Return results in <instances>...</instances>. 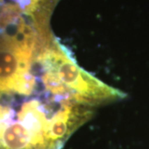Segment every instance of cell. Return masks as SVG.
<instances>
[{
  "instance_id": "obj_2",
  "label": "cell",
  "mask_w": 149,
  "mask_h": 149,
  "mask_svg": "<svg viewBox=\"0 0 149 149\" xmlns=\"http://www.w3.org/2000/svg\"><path fill=\"white\" fill-rule=\"evenodd\" d=\"M43 56L59 80L83 104L95 108L126 97L124 92L106 85L81 68L69 51L56 40L44 50Z\"/></svg>"
},
{
  "instance_id": "obj_1",
  "label": "cell",
  "mask_w": 149,
  "mask_h": 149,
  "mask_svg": "<svg viewBox=\"0 0 149 149\" xmlns=\"http://www.w3.org/2000/svg\"><path fill=\"white\" fill-rule=\"evenodd\" d=\"M42 75L31 95L0 92V149H62L93 115L92 107L56 94Z\"/></svg>"
}]
</instances>
